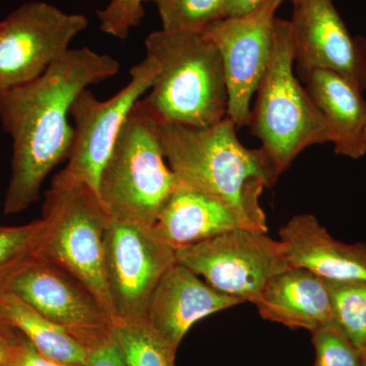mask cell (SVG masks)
I'll return each instance as SVG.
<instances>
[{
  "label": "cell",
  "mask_w": 366,
  "mask_h": 366,
  "mask_svg": "<svg viewBox=\"0 0 366 366\" xmlns=\"http://www.w3.org/2000/svg\"><path fill=\"white\" fill-rule=\"evenodd\" d=\"M119 67L112 55L88 47L69 49L39 78L0 94V120L13 139L6 215L38 201L47 175L71 155L72 103L89 86L114 76Z\"/></svg>",
  "instance_id": "1"
},
{
  "label": "cell",
  "mask_w": 366,
  "mask_h": 366,
  "mask_svg": "<svg viewBox=\"0 0 366 366\" xmlns=\"http://www.w3.org/2000/svg\"><path fill=\"white\" fill-rule=\"evenodd\" d=\"M237 129L228 117L204 129L160 124L164 155L178 182L225 204L242 228L268 233L259 197L280 175L262 147L242 144Z\"/></svg>",
  "instance_id": "2"
},
{
  "label": "cell",
  "mask_w": 366,
  "mask_h": 366,
  "mask_svg": "<svg viewBox=\"0 0 366 366\" xmlns=\"http://www.w3.org/2000/svg\"><path fill=\"white\" fill-rule=\"evenodd\" d=\"M159 74L139 100L161 124L204 129L227 117L228 93L222 59L204 34L161 30L144 41Z\"/></svg>",
  "instance_id": "3"
},
{
  "label": "cell",
  "mask_w": 366,
  "mask_h": 366,
  "mask_svg": "<svg viewBox=\"0 0 366 366\" xmlns=\"http://www.w3.org/2000/svg\"><path fill=\"white\" fill-rule=\"evenodd\" d=\"M290 21L277 18L273 50L250 113L252 134L279 175L308 147L330 142V132L305 86L293 72Z\"/></svg>",
  "instance_id": "4"
},
{
  "label": "cell",
  "mask_w": 366,
  "mask_h": 366,
  "mask_svg": "<svg viewBox=\"0 0 366 366\" xmlns=\"http://www.w3.org/2000/svg\"><path fill=\"white\" fill-rule=\"evenodd\" d=\"M177 184L164 155L160 122L139 101L101 172L99 199L112 218L154 226Z\"/></svg>",
  "instance_id": "5"
},
{
  "label": "cell",
  "mask_w": 366,
  "mask_h": 366,
  "mask_svg": "<svg viewBox=\"0 0 366 366\" xmlns=\"http://www.w3.org/2000/svg\"><path fill=\"white\" fill-rule=\"evenodd\" d=\"M42 219L44 229L34 254L78 279L114 324L104 268V237L110 216L97 192L83 183H52L46 192Z\"/></svg>",
  "instance_id": "6"
},
{
  "label": "cell",
  "mask_w": 366,
  "mask_h": 366,
  "mask_svg": "<svg viewBox=\"0 0 366 366\" xmlns=\"http://www.w3.org/2000/svg\"><path fill=\"white\" fill-rule=\"evenodd\" d=\"M11 293L71 335L88 353L112 340L113 322L90 290L72 274L34 252L0 278Z\"/></svg>",
  "instance_id": "7"
},
{
  "label": "cell",
  "mask_w": 366,
  "mask_h": 366,
  "mask_svg": "<svg viewBox=\"0 0 366 366\" xmlns=\"http://www.w3.org/2000/svg\"><path fill=\"white\" fill-rule=\"evenodd\" d=\"M157 60L146 55L132 67L127 85L106 101L86 89L74 101L69 115L74 122V139L66 167L53 178V184L83 183L98 194L99 180L112 155L118 134L132 108L155 83Z\"/></svg>",
  "instance_id": "8"
},
{
  "label": "cell",
  "mask_w": 366,
  "mask_h": 366,
  "mask_svg": "<svg viewBox=\"0 0 366 366\" xmlns=\"http://www.w3.org/2000/svg\"><path fill=\"white\" fill-rule=\"evenodd\" d=\"M179 264L211 287L255 305L274 276L291 268L280 240L237 228L175 250Z\"/></svg>",
  "instance_id": "9"
},
{
  "label": "cell",
  "mask_w": 366,
  "mask_h": 366,
  "mask_svg": "<svg viewBox=\"0 0 366 366\" xmlns=\"http://www.w3.org/2000/svg\"><path fill=\"white\" fill-rule=\"evenodd\" d=\"M177 262V252L159 237L153 226L110 217L104 268L114 324L144 320L154 289Z\"/></svg>",
  "instance_id": "10"
},
{
  "label": "cell",
  "mask_w": 366,
  "mask_h": 366,
  "mask_svg": "<svg viewBox=\"0 0 366 366\" xmlns=\"http://www.w3.org/2000/svg\"><path fill=\"white\" fill-rule=\"evenodd\" d=\"M79 14L42 1L23 4L0 21V94L39 78L88 28Z\"/></svg>",
  "instance_id": "11"
},
{
  "label": "cell",
  "mask_w": 366,
  "mask_h": 366,
  "mask_svg": "<svg viewBox=\"0 0 366 366\" xmlns=\"http://www.w3.org/2000/svg\"><path fill=\"white\" fill-rule=\"evenodd\" d=\"M283 1L266 0L254 11L223 19L204 33L222 59L227 117L237 129L249 124L252 97L271 59L276 13Z\"/></svg>",
  "instance_id": "12"
},
{
  "label": "cell",
  "mask_w": 366,
  "mask_h": 366,
  "mask_svg": "<svg viewBox=\"0 0 366 366\" xmlns=\"http://www.w3.org/2000/svg\"><path fill=\"white\" fill-rule=\"evenodd\" d=\"M290 21L300 74L326 69L366 89V40L353 37L333 0H292Z\"/></svg>",
  "instance_id": "13"
},
{
  "label": "cell",
  "mask_w": 366,
  "mask_h": 366,
  "mask_svg": "<svg viewBox=\"0 0 366 366\" xmlns=\"http://www.w3.org/2000/svg\"><path fill=\"white\" fill-rule=\"evenodd\" d=\"M242 303L237 298L215 290L177 262L154 289L144 322L166 345L177 352L182 339L196 322Z\"/></svg>",
  "instance_id": "14"
},
{
  "label": "cell",
  "mask_w": 366,
  "mask_h": 366,
  "mask_svg": "<svg viewBox=\"0 0 366 366\" xmlns=\"http://www.w3.org/2000/svg\"><path fill=\"white\" fill-rule=\"evenodd\" d=\"M280 242L291 268L333 281L366 282V243L335 239L310 214L293 217L280 230Z\"/></svg>",
  "instance_id": "15"
},
{
  "label": "cell",
  "mask_w": 366,
  "mask_h": 366,
  "mask_svg": "<svg viewBox=\"0 0 366 366\" xmlns=\"http://www.w3.org/2000/svg\"><path fill=\"white\" fill-rule=\"evenodd\" d=\"M305 86L330 132V143L344 157L366 155V101L362 91L337 72L312 69L301 74Z\"/></svg>",
  "instance_id": "16"
},
{
  "label": "cell",
  "mask_w": 366,
  "mask_h": 366,
  "mask_svg": "<svg viewBox=\"0 0 366 366\" xmlns=\"http://www.w3.org/2000/svg\"><path fill=\"white\" fill-rule=\"evenodd\" d=\"M255 305L264 320L291 329L312 333L336 322L324 279L305 269L289 268L274 276Z\"/></svg>",
  "instance_id": "17"
},
{
  "label": "cell",
  "mask_w": 366,
  "mask_h": 366,
  "mask_svg": "<svg viewBox=\"0 0 366 366\" xmlns=\"http://www.w3.org/2000/svg\"><path fill=\"white\" fill-rule=\"evenodd\" d=\"M153 228L177 250L242 227L225 204L178 182Z\"/></svg>",
  "instance_id": "18"
},
{
  "label": "cell",
  "mask_w": 366,
  "mask_h": 366,
  "mask_svg": "<svg viewBox=\"0 0 366 366\" xmlns=\"http://www.w3.org/2000/svg\"><path fill=\"white\" fill-rule=\"evenodd\" d=\"M0 317L19 330L38 351L67 365H88V351L78 341L11 293L0 290Z\"/></svg>",
  "instance_id": "19"
},
{
  "label": "cell",
  "mask_w": 366,
  "mask_h": 366,
  "mask_svg": "<svg viewBox=\"0 0 366 366\" xmlns=\"http://www.w3.org/2000/svg\"><path fill=\"white\" fill-rule=\"evenodd\" d=\"M112 342L124 366H175L177 353L144 320L117 322Z\"/></svg>",
  "instance_id": "20"
},
{
  "label": "cell",
  "mask_w": 366,
  "mask_h": 366,
  "mask_svg": "<svg viewBox=\"0 0 366 366\" xmlns=\"http://www.w3.org/2000/svg\"><path fill=\"white\" fill-rule=\"evenodd\" d=\"M325 283L335 322L362 356L366 353V282L325 280Z\"/></svg>",
  "instance_id": "21"
},
{
  "label": "cell",
  "mask_w": 366,
  "mask_h": 366,
  "mask_svg": "<svg viewBox=\"0 0 366 366\" xmlns=\"http://www.w3.org/2000/svg\"><path fill=\"white\" fill-rule=\"evenodd\" d=\"M157 6L163 30L204 34L226 18L227 0H148Z\"/></svg>",
  "instance_id": "22"
},
{
  "label": "cell",
  "mask_w": 366,
  "mask_h": 366,
  "mask_svg": "<svg viewBox=\"0 0 366 366\" xmlns=\"http://www.w3.org/2000/svg\"><path fill=\"white\" fill-rule=\"evenodd\" d=\"M312 334L315 366H361L360 353L336 322Z\"/></svg>",
  "instance_id": "23"
},
{
  "label": "cell",
  "mask_w": 366,
  "mask_h": 366,
  "mask_svg": "<svg viewBox=\"0 0 366 366\" xmlns=\"http://www.w3.org/2000/svg\"><path fill=\"white\" fill-rule=\"evenodd\" d=\"M43 229V219L26 225H0V278L16 262L32 254Z\"/></svg>",
  "instance_id": "24"
},
{
  "label": "cell",
  "mask_w": 366,
  "mask_h": 366,
  "mask_svg": "<svg viewBox=\"0 0 366 366\" xmlns=\"http://www.w3.org/2000/svg\"><path fill=\"white\" fill-rule=\"evenodd\" d=\"M146 1L148 0H112L104 9L97 11L100 30L117 39H127L132 29L142 23Z\"/></svg>",
  "instance_id": "25"
},
{
  "label": "cell",
  "mask_w": 366,
  "mask_h": 366,
  "mask_svg": "<svg viewBox=\"0 0 366 366\" xmlns=\"http://www.w3.org/2000/svg\"><path fill=\"white\" fill-rule=\"evenodd\" d=\"M26 337L0 317V366H11L18 357Z\"/></svg>",
  "instance_id": "26"
},
{
  "label": "cell",
  "mask_w": 366,
  "mask_h": 366,
  "mask_svg": "<svg viewBox=\"0 0 366 366\" xmlns=\"http://www.w3.org/2000/svg\"><path fill=\"white\" fill-rule=\"evenodd\" d=\"M11 366H78L67 365L51 360L37 350L35 346L26 338L18 357Z\"/></svg>",
  "instance_id": "27"
},
{
  "label": "cell",
  "mask_w": 366,
  "mask_h": 366,
  "mask_svg": "<svg viewBox=\"0 0 366 366\" xmlns=\"http://www.w3.org/2000/svg\"><path fill=\"white\" fill-rule=\"evenodd\" d=\"M86 366H124L112 340L89 353Z\"/></svg>",
  "instance_id": "28"
},
{
  "label": "cell",
  "mask_w": 366,
  "mask_h": 366,
  "mask_svg": "<svg viewBox=\"0 0 366 366\" xmlns=\"http://www.w3.org/2000/svg\"><path fill=\"white\" fill-rule=\"evenodd\" d=\"M264 1L266 0H227L226 18L242 16V14L249 13L257 6H261Z\"/></svg>",
  "instance_id": "29"
},
{
  "label": "cell",
  "mask_w": 366,
  "mask_h": 366,
  "mask_svg": "<svg viewBox=\"0 0 366 366\" xmlns=\"http://www.w3.org/2000/svg\"><path fill=\"white\" fill-rule=\"evenodd\" d=\"M361 366H366V353L361 356Z\"/></svg>",
  "instance_id": "30"
}]
</instances>
